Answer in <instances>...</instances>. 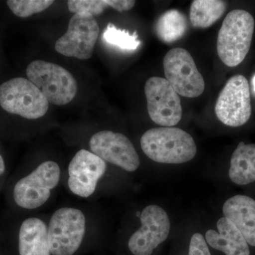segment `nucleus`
Segmentation results:
<instances>
[{"instance_id": "1", "label": "nucleus", "mask_w": 255, "mask_h": 255, "mask_svg": "<svg viewBox=\"0 0 255 255\" xmlns=\"http://www.w3.org/2000/svg\"><path fill=\"white\" fill-rule=\"evenodd\" d=\"M140 145L146 156L159 163H184L197 152L194 138L179 128H151L142 135Z\"/></svg>"}, {"instance_id": "25", "label": "nucleus", "mask_w": 255, "mask_h": 255, "mask_svg": "<svg viewBox=\"0 0 255 255\" xmlns=\"http://www.w3.org/2000/svg\"><path fill=\"white\" fill-rule=\"evenodd\" d=\"M253 87H254V91L255 92V75L254 78H253Z\"/></svg>"}, {"instance_id": "7", "label": "nucleus", "mask_w": 255, "mask_h": 255, "mask_svg": "<svg viewBox=\"0 0 255 255\" xmlns=\"http://www.w3.org/2000/svg\"><path fill=\"white\" fill-rule=\"evenodd\" d=\"M166 80L178 94L196 98L205 90V82L189 52L176 48L167 52L163 60Z\"/></svg>"}, {"instance_id": "16", "label": "nucleus", "mask_w": 255, "mask_h": 255, "mask_svg": "<svg viewBox=\"0 0 255 255\" xmlns=\"http://www.w3.org/2000/svg\"><path fill=\"white\" fill-rule=\"evenodd\" d=\"M20 255H50L48 226L42 220L30 218L21 224L18 235Z\"/></svg>"}, {"instance_id": "24", "label": "nucleus", "mask_w": 255, "mask_h": 255, "mask_svg": "<svg viewBox=\"0 0 255 255\" xmlns=\"http://www.w3.org/2000/svg\"><path fill=\"white\" fill-rule=\"evenodd\" d=\"M5 172L4 161L1 155H0V176L2 175Z\"/></svg>"}, {"instance_id": "12", "label": "nucleus", "mask_w": 255, "mask_h": 255, "mask_svg": "<svg viewBox=\"0 0 255 255\" xmlns=\"http://www.w3.org/2000/svg\"><path fill=\"white\" fill-rule=\"evenodd\" d=\"M94 154L105 162L115 164L127 171L135 172L140 161L130 140L120 132L102 130L94 134L90 140Z\"/></svg>"}, {"instance_id": "20", "label": "nucleus", "mask_w": 255, "mask_h": 255, "mask_svg": "<svg viewBox=\"0 0 255 255\" xmlns=\"http://www.w3.org/2000/svg\"><path fill=\"white\" fill-rule=\"evenodd\" d=\"M133 0H69V11L74 14L86 13L99 16L108 7L117 10L119 12L128 11L135 6Z\"/></svg>"}, {"instance_id": "4", "label": "nucleus", "mask_w": 255, "mask_h": 255, "mask_svg": "<svg viewBox=\"0 0 255 255\" xmlns=\"http://www.w3.org/2000/svg\"><path fill=\"white\" fill-rule=\"evenodd\" d=\"M0 105L10 114L33 120L46 114L49 102L30 80L15 78L0 86Z\"/></svg>"}, {"instance_id": "8", "label": "nucleus", "mask_w": 255, "mask_h": 255, "mask_svg": "<svg viewBox=\"0 0 255 255\" xmlns=\"http://www.w3.org/2000/svg\"><path fill=\"white\" fill-rule=\"evenodd\" d=\"M215 112L225 125L240 127L248 122L252 115L251 91L246 77L236 75L229 79L219 94Z\"/></svg>"}, {"instance_id": "18", "label": "nucleus", "mask_w": 255, "mask_h": 255, "mask_svg": "<svg viewBox=\"0 0 255 255\" xmlns=\"http://www.w3.org/2000/svg\"><path fill=\"white\" fill-rule=\"evenodd\" d=\"M157 38L165 43L179 41L187 31V17L177 9H170L159 16L155 22Z\"/></svg>"}, {"instance_id": "9", "label": "nucleus", "mask_w": 255, "mask_h": 255, "mask_svg": "<svg viewBox=\"0 0 255 255\" xmlns=\"http://www.w3.org/2000/svg\"><path fill=\"white\" fill-rule=\"evenodd\" d=\"M100 34L95 17L86 13L75 14L70 18L66 33L57 40V52L80 60L90 59Z\"/></svg>"}, {"instance_id": "10", "label": "nucleus", "mask_w": 255, "mask_h": 255, "mask_svg": "<svg viewBox=\"0 0 255 255\" xmlns=\"http://www.w3.org/2000/svg\"><path fill=\"white\" fill-rule=\"evenodd\" d=\"M145 95L152 122L162 127H173L179 124L182 117L180 98L166 79L149 78L145 82Z\"/></svg>"}, {"instance_id": "21", "label": "nucleus", "mask_w": 255, "mask_h": 255, "mask_svg": "<svg viewBox=\"0 0 255 255\" xmlns=\"http://www.w3.org/2000/svg\"><path fill=\"white\" fill-rule=\"evenodd\" d=\"M104 38L107 43L124 50H135L140 44L136 32L130 35L125 30L117 29L111 23L106 28Z\"/></svg>"}, {"instance_id": "3", "label": "nucleus", "mask_w": 255, "mask_h": 255, "mask_svg": "<svg viewBox=\"0 0 255 255\" xmlns=\"http://www.w3.org/2000/svg\"><path fill=\"white\" fill-rule=\"evenodd\" d=\"M26 75L53 105H67L77 95L78 83L73 75L57 64L34 60L28 65Z\"/></svg>"}, {"instance_id": "15", "label": "nucleus", "mask_w": 255, "mask_h": 255, "mask_svg": "<svg viewBox=\"0 0 255 255\" xmlns=\"http://www.w3.org/2000/svg\"><path fill=\"white\" fill-rule=\"evenodd\" d=\"M218 232L209 230L206 241L211 248L226 255H251L249 246L237 228L229 220L223 217L217 222Z\"/></svg>"}, {"instance_id": "22", "label": "nucleus", "mask_w": 255, "mask_h": 255, "mask_svg": "<svg viewBox=\"0 0 255 255\" xmlns=\"http://www.w3.org/2000/svg\"><path fill=\"white\" fill-rule=\"evenodd\" d=\"M53 2L51 0H9L6 4L16 16L26 18L44 11Z\"/></svg>"}, {"instance_id": "6", "label": "nucleus", "mask_w": 255, "mask_h": 255, "mask_svg": "<svg viewBox=\"0 0 255 255\" xmlns=\"http://www.w3.org/2000/svg\"><path fill=\"white\" fill-rule=\"evenodd\" d=\"M60 178V169L56 162H43L16 183L14 189L15 203L23 209L41 207L49 199L52 189L58 186Z\"/></svg>"}, {"instance_id": "13", "label": "nucleus", "mask_w": 255, "mask_h": 255, "mask_svg": "<svg viewBox=\"0 0 255 255\" xmlns=\"http://www.w3.org/2000/svg\"><path fill=\"white\" fill-rule=\"evenodd\" d=\"M106 170L107 164L103 159L90 151L79 150L69 164V189L75 195L89 197L95 192Z\"/></svg>"}, {"instance_id": "5", "label": "nucleus", "mask_w": 255, "mask_h": 255, "mask_svg": "<svg viewBox=\"0 0 255 255\" xmlns=\"http://www.w3.org/2000/svg\"><path fill=\"white\" fill-rule=\"evenodd\" d=\"M86 231V219L80 210L62 208L50 219L48 241L52 255H73L81 246Z\"/></svg>"}, {"instance_id": "11", "label": "nucleus", "mask_w": 255, "mask_h": 255, "mask_svg": "<svg viewBox=\"0 0 255 255\" xmlns=\"http://www.w3.org/2000/svg\"><path fill=\"white\" fill-rule=\"evenodd\" d=\"M141 227L130 236L128 248L134 255H151L167 240L170 231V221L160 206L150 205L140 214Z\"/></svg>"}, {"instance_id": "17", "label": "nucleus", "mask_w": 255, "mask_h": 255, "mask_svg": "<svg viewBox=\"0 0 255 255\" xmlns=\"http://www.w3.org/2000/svg\"><path fill=\"white\" fill-rule=\"evenodd\" d=\"M230 179L238 185L255 182V144L241 142L231 159Z\"/></svg>"}, {"instance_id": "2", "label": "nucleus", "mask_w": 255, "mask_h": 255, "mask_svg": "<svg viewBox=\"0 0 255 255\" xmlns=\"http://www.w3.org/2000/svg\"><path fill=\"white\" fill-rule=\"evenodd\" d=\"M255 19L246 10L230 11L223 20L217 38L220 59L228 67H236L245 60L251 49Z\"/></svg>"}, {"instance_id": "14", "label": "nucleus", "mask_w": 255, "mask_h": 255, "mask_svg": "<svg viewBox=\"0 0 255 255\" xmlns=\"http://www.w3.org/2000/svg\"><path fill=\"white\" fill-rule=\"evenodd\" d=\"M223 213L238 228L248 245L255 247V200L248 196H232L225 202Z\"/></svg>"}, {"instance_id": "19", "label": "nucleus", "mask_w": 255, "mask_h": 255, "mask_svg": "<svg viewBox=\"0 0 255 255\" xmlns=\"http://www.w3.org/2000/svg\"><path fill=\"white\" fill-rule=\"evenodd\" d=\"M227 3L221 0H194L191 3L189 18L193 27L206 28L222 17Z\"/></svg>"}, {"instance_id": "23", "label": "nucleus", "mask_w": 255, "mask_h": 255, "mask_svg": "<svg viewBox=\"0 0 255 255\" xmlns=\"http://www.w3.org/2000/svg\"><path fill=\"white\" fill-rule=\"evenodd\" d=\"M188 255H211L207 243L201 233H195L191 237Z\"/></svg>"}]
</instances>
